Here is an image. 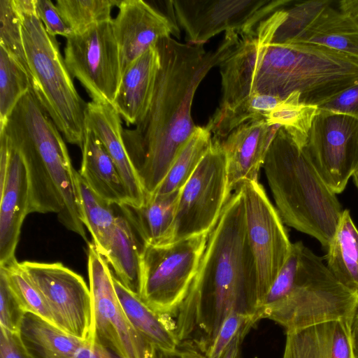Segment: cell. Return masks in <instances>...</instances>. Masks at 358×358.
Returning <instances> with one entry per match:
<instances>
[{
    "label": "cell",
    "mask_w": 358,
    "mask_h": 358,
    "mask_svg": "<svg viewBox=\"0 0 358 358\" xmlns=\"http://www.w3.org/2000/svg\"><path fill=\"white\" fill-rule=\"evenodd\" d=\"M285 17L282 9L241 34L220 64V106L254 94L285 99L300 94L303 104L319 106L358 83V58L314 44H275L271 40Z\"/></svg>",
    "instance_id": "1"
},
{
    "label": "cell",
    "mask_w": 358,
    "mask_h": 358,
    "mask_svg": "<svg viewBox=\"0 0 358 358\" xmlns=\"http://www.w3.org/2000/svg\"><path fill=\"white\" fill-rule=\"evenodd\" d=\"M238 38L235 32H226L217 48L208 51L203 45L171 36L156 44L161 66L152 102L143 118L122 134L147 196L157 190L197 127L191 114L197 87L231 53Z\"/></svg>",
    "instance_id": "2"
},
{
    "label": "cell",
    "mask_w": 358,
    "mask_h": 358,
    "mask_svg": "<svg viewBox=\"0 0 358 358\" xmlns=\"http://www.w3.org/2000/svg\"><path fill=\"white\" fill-rule=\"evenodd\" d=\"M232 311L260 317L257 266L239 189L210 232L197 273L172 319L180 345L204 355Z\"/></svg>",
    "instance_id": "3"
},
{
    "label": "cell",
    "mask_w": 358,
    "mask_h": 358,
    "mask_svg": "<svg viewBox=\"0 0 358 358\" xmlns=\"http://www.w3.org/2000/svg\"><path fill=\"white\" fill-rule=\"evenodd\" d=\"M0 131L24 159L29 183V213H56L64 227L88 243L78 171L60 131L31 90L19 100Z\"/></svg>",
    "instance_id": "4"
},
{
    "label": "cell",
    "mask_w": 358,
    "mask_h": 358,
    "mask_svg": "<svg viewBox=\"0 0 358 358\" xmlns=\"http://www.w3.org/2000/svg\"><path fill=\"white\" fill-rule=\"evenodd\" d=\"M263 168L283 223L313 236L327 249L344 210L303 148L282 127L269 146Z\"/></svg>",
    "instance_id": "5"
},
{
    "label": "cell",
    "mask_w": 358,
    "mask_h": 358,
    "mask_svg": "<svg viewBox=\"0 0 358 358\" xmlns=\"http://www.w3.org/2000/svg\"><path fill=\"white\" fill-rule=\"evenodd\" d=\"M22 22L31 90L66 141L82 148L87 103L80 97L56 37L38 17L35 0H13Z\"/></svg>",
    "instance_id": "6"
},
{
    "label": "cell",
    "mask_w": 358,
    "mask_h": 358,
    "mask_svg": "<svg viewBox=\"0 0 358 358\" xmlns=\"http://www.w3.org/2000/svg\"><path fill=\"white\" fill-rule=\"evenodd\" d=\"M208 235L144 245L139 296L145 304L171 320L176 316L197 273Z\"/></svg>",
    "instance_id": "7"
},
{
    "label": "cell",
    "mask_w": 358,
    "mask_h": 358,
    "mask_svg": "<svg viewBox=\"0 0 358 358\" xmlns=\"http://www.w3.org/2000/svg\"><path fill=\"white\" fill-rule=\"evenodd\" d=\"M358 294L340 283L317 255L302 279L282 300L264 310L286 331L331 320L350 322Z\"/></svg>",
    "instance_id": "8"
},
{
    "label": "cell",
    "mask_w": 358,
    "mask_h": 358,
    "mask_svg": "<svg viewBox=\"0 0 358 358\" xmlns=\"http://www.w3.org/2000/svg\"><path fill=\"white\" fill-rule=\"evenodd\" d=\"M227 165L221 141L210 148L181 188L171 238L167 244L209 234L231 197Z\"/></svg>",
    "instance_id": "9"
},
{
    "label": "cell",
    "mask_w": 358,
    "mask_h": 358,
    "mask_svg": "<svg viewBox=\"0 0 358 358\" xmlns=\"http://www.w3.org/2000/svg\"><path fill=\"white\" fill-rule=\"evenodd\" d=\"M293 0H171L188 43L203 45L222 31L244 34Z\"/></svg>",
    "instance_id": "10"
},
{
    "label": "cell",
    "mask_w": 358,
    "mask_h": 358,
    "mask_svg": "<svg viewBox=\"0 0 358 358\" xmlns=\"http://www.w3.org/2000/svg\"><path fill=\"white\" fill-rule=\"evenodd\" d=\"M20 266L43 297L56 327L83 341L95 337L93 300L81 275L59 262L25 261Z\"/></svg>",
    "instance_id": "11"
},
{
    "label": "cell",
    "mask_w": 358,
    "mask_h": 358,
    "mask_svg": "<svg viewBox=\"0 0 358 358\" xmlns=\"http://www.w3.org/2000/svg\"><path fill=\"white\" fill-rule=\"evenodd\" d=\"M113 20L66 38L64 62L93 101L113 104L122 78Z\"/></svg>",
    "instance_id": "12"
},
{
    "label": "cell",
    "mask_w": 358,
    "mask_h": 358,
    "mask_svg": "<svg viewBox=\"0 0 358 358\" xmlns=\"http://www.w3.org/2000/svg\"><path fill=\"white\" fill-rule=\"evenodd\" d=\"M87 271L96 339L120 358H155V349L131 324L116 293L113 273L93 243H88Z\"/></svg>",
    "instance_id": "13"
},
{
    "label": "cell",
    "mask_w": 358,
    "mask_h": 358,
    "mask_svg": "<svg viewBox=\"0 0 358 358\" xmlns=\"http://www.w3.org/2000/svg\"><path fill=\"white\" fill-rule=\"evenodd\" d=\"M237 189L243 194L247 236L257 266L259 309L292 243L278 210L258 181H244Z\"/></svg>",
    "instance_id": "14"
},
{
    "label": "cell",
    "mask_w": 358,
    "mask_h": 358,
    "mask_svg": "<svg viewBox=\"0 0 358 358\" xmlns=\"http://www.w3.org/2000/svg\"><path fill=\"white\" fill-rule=\"evenodd\" d=\"M302 148L331 190L341 193L358 171V118L318 109Z\"/></svg>",
    "instance_id": "15"
},
{
    "label": "cell",
    "mask_w": 358,
    "mask_h": 358,
    "mask_svg": "<svg viewBox=\"0 0 358 358\" xmlns=\"http://www.w3.org/2000/svg\"><path fill=\"white\" fill-rule=\"evenodd\" d=\"M0 267L16 263L15 251L25 217L29 214V183L19 151L0 131Z\"/></svg>",
    "instance_id": "16"
},
{
    "label": "cell",
    "mask_w": 358,
    "mask_h": 358,
    "mask_svg": "<svg viewBox=\"0 0 358 358\" xmlns=\"http://www.w3.org/2000/svg\"><path fill=\"white\" fill-rule=\"evenodd\" d=\"M113 19L118 45L122 74L136 59L171 34L179 37L178 29L168 16L143 0H123Z\"/></svg>",
    "instance_id": "17"
},
{
    "label": "cell",
    "mask_w": 358,
    "mask_h": 358,
    "mask_svg": "<svg viewBox=\"0 0 358 358\" xmlns=\"http://www.w3.org/2000/svg\"><path fill=\"white\" fill-rule=\"evenodd\" d=\"M280 127L269 125L264 120L250 121L236 128L221 141L231 192L244 181H258L259 170Z\"/></svg>",
    "instance_id": "18"
},
{
    "label": "cell",
    "mask_w": 358,
    "mask_h": 358,
    "mask_svg": "<svg viewBox=\"0 0 358 358\" xmlns=\"http://www.w3.org/2000/svg\"><path fill=\"white\" fill-rule=\"evenodd\" d=\"M85 128L98 137L115 164L128 192L131 206H143L147 196L124 142L120 115L113 105L93 101L88 102Z\"/></svg>",
    "instance_id": "19"
},
{
    "label": "cell",
    "mask_w": 358,
    "mask_h": 358,
    "mask_svg": "<svg viewBox=\"0 0 358 358\" xmlns=\"http://www.w3.org/2000/svg\"><path fill=\"white\" fill-rule=\"evenodd\" d=\"M160 66V55L155 45L136 59L122 74L113 106L127 125H136L148 112Z\"/></svg>",
    "instance_id": "20"
},
{
    "label": "cell",
    "mask_w": 358,
    "mask_h": 358,
    "mask_svg": "<svg viewBox=\"0 0 358 358\" xmlns=\"http://www.w3.org/2000/svg\"><path fill=\"white\" fill-rule=\"evenodd\" d=\"M282 358H355L350 322L331 320L286 331Z\"/></svg>",
    "instance_id": "21"
},
{
    "label": "cell",
    "mask_w": 358,
    "mask_h": 358,
    "mask_svg": "<svg viewBox=\"0 0 358 358\" xmlns=\"http://www.w3.org/2000/svg\"><path fill=\"white\" fill-rule=\"evenodd\" d=\"M79 175L101 198L116 206H131L119 171L98 137L85 128Z\"/></svg>",
    "instance_id": "22"
},
{
    "label": "cell",
    "mask_w": 358,
    "mask_h": 358,
    "mask_svg": "<svg viewBox=\"0 0 358 358\" xmlns=\"http://www.w3.org/2000/svg\"><path fill=\"white\" fill-rule=\"evenodd\" d=\"M114 287L120 303L135 330L157 354L173 356L181 345L171 319L155 312L113 274Z\"/></svg>",
    "instance_id": "23"
},
{
    "label": "cell",
    "mask_w": 358,
    "mask_h": 358,
    "mask_svg": "<svg viewBox=\"0 0 358 358\" xmlns=\"http://www.w3.org/2000/svg\"><path fill=\"white\" fill-rule=\"evenodd\" d=\"M180 189L166 194H152L138 208L119 206L145 244H167L173 231Z\"/></svg>",
    "instance_id": "24"
},
{
    "label": "cell",
    "mask_w": 358,
    "mask_h": 358,
    "mask_svg": "<svg viewBox=\"0 0 358 358\" xmlns=\"http://www.w3.org/2000/svg\"><path fill=\"white\" fill-rule=\"evenodd\" d=\"M301 43L322 45L358 58V23L331 4L290 44Z\"/></svg>",
    "instance_id": "25"
},
{
    "label": "cell",
    "mask_w": 358,
    "mask_h": 358,
    "mask_svg": "<svg viewBox=\"0 0 358 358\" xmlns=\"http://www.w3.org/2000/svg\"><path fill=\"white\" fill-rule=\"evenodd\" d=\"M145 245L126 216L122 213H118L104 257L122 285L138 296L141 281V255Z\"/></svg>",
    "instance_id": "26"
},
{
    "label": "cell",
    "mask_w": 358,
    "mask_h": 358,
    "mask_svg": "<svg viewBox=\"0 0 358 358\" xmlns=\"http://www.w3.org/2000/svg\"><path fill=\"white\" fill-rule=\"evenodd\" d=\"M20 338L31 358H75L84 341L31 313H26Z\"/></svg>",
    "instance_id": "27"
},
{
    "label": "cell",
    "mask_w": 358,
    "mask_h": 358,
    "mask_svg": "<svg viewBox=\"0 0 358 358\" xmlns=\"http://www.w3.org/2000/svg\"><path fill=\"white\" fill-rule=\"evenodd\" d=\"M282 101L279 97L268 94H250L231 105L219 106L205 127L213 135V139L222 141L244 123L266 120Z\"/></svg>",
    "instance_id": "28"
},
{
    "label": "cell",
    "mask_w": 358,
    "mask_h": 358,
    "mask_svg": "<svg viewBox=\"0 0 358 358\" xmlns=\"http://www.w3.org/2000/svg\"><path fill=\"white\" fill-rule=\"evenodd\" d=\"M357 230L348 210H344L325 257L327 267L337 280L358 294V254L355 245Z\"/></svg>",
    "instance_id": "29"
},
{
    "label": "cell",
    "mask_w": 358,
    "mask_h": 358,
    "mask_svg": "<svg viewBox=\"0 0 358 358\" xmlns=\"http://www.w3.org/2000/svg\"><path fill=\"white\" fill-rule=\"evenodd\" d=\"M77 184L85 226L90 232L97 250L105 257L118 213L113 208L115 205L109 203L90 188L78 172Z\"/></svg>",
    "instance_id": "30"
},
{
    "label": "cell",
    "mask_w": 358,
    "mask_h": 358,
    "mask_svg": "<svg viewBox=\"0 0 358 358\" xmlns=\"http://www.w3.org/2000/svg\"><path fill=\"white\" fill-rule=\"evenodd\" d=\"M212 142L213 136L209 130L206 127L197 126L153 194H166L180 189L210 148Z\"/></svg>",
    "instance_id": "31"
},
{
    "label": "cell",
    "mask_w": 358,
    "mask_h": 358,
    "mask_svg": "<svg viewBox=\"0 0 358 358\" xmlns=\"http://www.w3.org/2000/svg\"><path fill=\"white\" fill-rule=\"evenodd\" d=\"M31 90L29 76L23 66L0 45V127L19 100Z\"/></svg>",
    "instance_id": "32"
},
{
    "label": "cell",
    "mask_w": 358,
    "mask_h": 358,
    "mask_svg": "<svg viewBox=\"0 0 358 358\" xmlns=\"http://www.w3.org/2000/svg\"><path fill=\"white\" fill-rule=\"evenodd\" d=\"M119 0H57L56 6L72 33H80L112 20L111 11Z\"/></svg>",
    "instance_id": "33"
},
{
    "label": "cell",
    "mask_w": 358,
    "mask_h": 358,
    "mask_svg": "<svg viewBox=\"0 0 358 358\" xmlns=\"http://www.w3.org/2000/svg\"><path fill=\"white\" fill-rule=\"evenodd\" d=\"M317 110L316 106L301 103L300 94L294 92L281 101L268 115L266 122L269 125L284 127L299 145L303 148Z\"/></svg>",
    "instance_id": "34"
},
{
    "label": "cell",
    "mask_w": 358,
    "mask_h": 358,
    "mask_svg": "<svg viewBox=\"0 0 358 358\" xmlns=\"http://www.w3.org/2000/svg\"><path fill=\"white\" fill-rule=\"evenodd\" d=\"M333 3L331 0L295 1L285 8V17L275 31L271 43L290 44L325 7Z\"/></svg>",
    "instance_id": "35"
},
{
    "label": "cell",
    "mask_w": 358,
    "mask_h": 358,
    "mask_svg": "<svg viewBox=\"0 0 358 358\" xmlns=\"http://www.w3.org/2000/svg\"><path fill=\"white\" fill-rule=\"evenodd\" d=\"M0 268L4 271L8 283L24 310L55 325L43 297L21 267L20 263L17 262Z\"/></svg>",
    "instance_id": "36"
},
{
    "label": "cell",
    "mask_w": 358,
    "mask_h": 358,
    "mask_svg": "<svg viewBox=\"0 0 358 358\" xmlns=\"http://www.w3.org/2000/svg\"><path fill=\"white\" fill-rule=\"evenodd\" d=\"M0 45L5 48L23 66L29 74L21 17L13 0H0Z\"/></svg>",
    "instance_id": "37"
},
{
    "label": "cell",
    "mask_w": 358,
    "mask_h": 358,
    "mask_svg": "<svg viewBox=\"0 0 358 358\" xmlns=\"http://www.w3.org/2000/svg\"><path fill=\"white\" fill-rule=\"evenodd\" d=\"M260 317L232 311L224 318L205 358H220L231 342L241 334H247Z\"/></svg>",
    "instance_id": "38"
},
{
    "label": "cell",
    "mask_w": 358,
    "mask_h": 358,
    "mask_svg": "<svg viewBox=\"0 0 358 358\" xmlns=\"http://www.w3.org/2000/svg\"><path fill=\"white\" fill-rule=\"evenodd\" d=\"M26 312L11 290L4 271L0 268V326L19 334Z\"/></svg>",
    "instance_id": "39"
},
{
    "label": "cell",
    "mask_w": 358,
    "mask_h": 358,
    "mask_svg": "<svg viewBox=\"0 0 358 358\" xmlns=\"http://www.w3.org/2000/svg\"><path fill=\"white\" fill-rule=\"evenodd\" d=\"M35 8L38 17L50 35L66 38L72 33L62 17L56 5L51 1L35 0Z\"/></svg>",
    "instance_id": "40"
},
{
    "label": "cell",
    "mask_w": 358,
    "mask_h": 358,
    "mask_svg": "<svg viewBox=\"0 0 358 358\" xmlns=\"http://www.w3.org/2000/svg\"><path fill=\"white\" fill-rule=\"evenodd\" d=\"M317 108L358 118V83L341 92L317 106Z\"/></svg>",
    "instance_id": "41"
},
{
    "label": "cell",
    "mask_w": 358,
    "mask_h": 358,
    "mask_svg": "<svg viewBox=\"0 0 358 358\" xmlns=\"http://www.w3.org/2000/svg\"><path fill=\"white\" fill-rule=\"evenodd\" d=\"M0 358H31L19 334L0 329Z\"/></svg>",
    "instance_id": "42"
},
{
    "label": "cell",
    "mask_w": 358,
    "mask_h": 358,
    "mask_svg": "<svg viewBox=\"0 0 358 358\" xmlns=\"http://www.w3.org/2000/svg\"><path fill=\"white\" fill-rule=\"evenodd\" d=\"M75 358H120L101 344L96 338L84 341Z\"/></svg>",
    "instance_id": "43"
},
{
    "label": "cell",
    "mask_w": 358,
    "mask_h": 358,
    "mask_svg": "<svg viewBox=\"0 0 358 358\" xmlns=\"http://www.w3.org/2000/svg\"><path fill=\"white\" fill-rule=\"evenodd\" d=\"M246 335L241 334L238 336L220 358H242L241 345Z\"/></svg>",
    "instance_id": "44"
},
{
    "label": "cell",
    "mask_w": 358,
    "mask_h": 358,
    "mask_svg": "<svg viewBox=\"0 0 358 358\" xmlns=\"http://www.w3.org/2000/svg\"><path fill=\"white\" fill-rule=\"evenodd\" d=\"M350 331L355 358H358V303L350 322Z\"/></svg>",
    "instance_id": "45"
},
{
    "label": "cell",
    "mask_w": 358,
    "mask_h": 358,
    "mask_svg": "<svg viewBox=\"0 0 358 358\" xmlns=\"http://www.w3.org/2000/svg\"><path fill=\"white\" fill-rule=\"evenodd\" d=\"M337 8L349 15L358 23V0L338 1Z\"/></svg>",
    "instance_id": "46"
},
{
    "label": "cell",
    "mask_w": 358,
    "mask_h": 358,
    "mask_svg": "<svg viewBox=\"0 0 358 358\" xmlns=\"http://www.w3.org/2000/svg\"><path fill=\"white\" fill-rule=\"evenodd\" d=\"M155 358H159L157 354ZM176 358H205V357L199 351L185 347L184 350H182L180 348L176 355Z\"/></svg>",
    "instance_id": "47"
},
{
    "label": "cell",
    "mask_w": 358,
    "mask_h": 358,
    "mask_svg": "<svg viewBox=\"0 0 358 358\" xmlns=\"http://www.w3.org/2000/svg\"><path fill=\"white\" fill-rule=\"evenodd\" d=\"M354 182L358 189V171L352 176Z\"/></svg>",
    "instance_id": "48"
}]
</instances>
